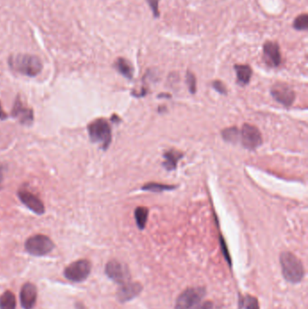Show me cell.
<instances>
[{
    "instance_id": "6da1fadb",
    "label": "cell",
    "mask_w": 308,
    "mask_h": 309,
    "mask_svg": "<svg viewBox=\"0 0 308 309\" xmlns=\"http://www.w3.org/2000/svg\"><path fill=\"white\" fill-rule=\"evenodd\" d=\"M279 262L281 265L282 276L285 280L291 284H298L305 278L306 270L301 260L295 254L284 251L280 254Z\"/></svg>"
},
{
    "instance_id": "7a4b0ae2",
    "label": "cell",
    "mask_w": 308,
    "mask_h": 309,
    "mask_svg": "<svg viewBox=\"0 0 308 309\" xmlns=\"http://www.w3.org/2000/svg\"><path fill=\"white\" fill-rule=\"evenodd\" d=\"M8 63L15 72L30 77L37 76L43 70V63L40 58L32 55L19 54L10 56Z\"/></svg>"
},
{
    "instance_id": "3957f363",
    "label": "cell",
    "mask_w": 308,
    "mask_h": 309,
    "mask_svg": "<svg viewBox=\"0 0 308 309\" xmlns=\"http://www.w3.org/2000/svg\"><path fill=\"white\" fill-rule=\"evenodd\" d=\"M89 136L93 143H97L102 149L109 148L111 143V129L105 118H97L88 126Z\"/></svg>"
},
{
    "instance_id": "277c9868",
    "label": "cell",
    "mask_w": 308,
    "mask_h": 309,
    "mask_svg": "<svg viewBox=\"0 0 308 309\" xmlns=\"http://www.w3.org/2000/svg\"><path fill=\"white\" fill-rule=\"evenodd\" d=\"M206 295L204 287H191L183 291L176 297L174 309H191L196 304L201 302Z\"/></svg>"
},
{
    "instance_id": "5b68a950",
    "label": "cell",
    "mask_w": 308,
    "mask_h": 309,
    "mask_svg": "<svg viewBox=\"0 0 308 309\" xmlns=\"http://www.w3.org/2000/svg\"><path fill=\"white\" fill-rule=\"evenodd\" d=\"M25 248L28 253L33 256L41 257L50 253L55 248V243L45 235L37 234L26 240Z\"/></svg>"
},
{
    "instance_id": "8992f818",
    "label": "cell",
    "mask_w": 308,
    "mask_h": 309,
    "mask_svg": "<svg viewBox=\"0 0 308 309\" xmlns=\"http://www.w3.org/2000/svg\"><path fill=\"white\" fill-rule=\"evenodd\" d=\"M92 263L88 260H79L71 263L64 269L63 275L72 282H82L90 276Z\"/></svg>"
},
{
    "instance_id": "52a82bcc",
    "label": "cell",
    "mask_w": 308,
    "mask_h": 309,
    "mask_svg": "<svg viewBox=\"0 0 308 309\" xmlns=\"http://www.w3.org/2000/svg\"><path fill=\"white\" fill-rule=\"evenodd\" d=\"M105 274L116 284L123 285L131 280L130 269L116 260H110L105 266Z\"/></svg>"
},
{
    "instance_id": "ba28073f",
    "label": "cell",
    "mask_w": 308,
    "mask_h": 309,
    "mask_svg": "<svg viewBox=\"0 0 308 309\" xmlns=\"http://www.w3.org/2000/svg\"><path fill=\"white\" fill-rule=\"evenodd\" d=\"M240 141L245 149L253 150L262 144V136L258 128L246 123L240 131Z\"/></svg>"
},
{
    "instance_id": "9c48e42d",
    "label": "cell",
    "mask_w": 308,
    "mask_h": 309,
    "mask_svg": "<svg viewBox=\"0 0 308 309\" xmlns=\"http://www.w3.org/2000/svg\"><path fill=\"white\" fill-rule=\"evenodd\" d=\"M271 95L280 104L289 107L295 100V92L288 84L277 82L271 88Z\"/></svg>"
},
{
    "instance_id": "30bf717a",
    "label": "cell",
    "mask_w": 308,
    "mask_h": 309,
    "mask_svg": "<svg viewBox=\"0 0 308 309\" xmlns=\"http://www.w3.org/2000/svg\"><path fill=\"white\" fill-rule=\"evenodd\" d=\"M143 290V286L139 282H132L131 280L120 285L117 291V298L119 303L130 302L138 297Z\"/></svg>"
},
{
    "instance_id": "8fae6325",
    "label": "cell",
    "mask_w": 308,
    "mask_h": 309,
    "mask_svg": "<svg viewBox=\"0 0 308 309\" xmlns=\"http://www.w3.org/2000/svg\"><path fill=\"white\" fill-rule=\"evenodd\" d=\"M263 56L266 63L276 68L278 67L281 63V53H280V47L277 42L273 41H267L263 44Z\"/></svg>"
},
{
    "instance_id": "7c38bea8",
    "label": "cell",
    "mask_w": 308,
    "mask_h": 309,
    "mask_svg": "<svg viewBox=\"0 0 308 309\" xmlns=\"http://www.w3.org/2000/svg\"><path fill=\"white\" fill-rule=\"evenodd\" d=\"M37 299V287L33 283L27 282L23 285L20 291V301L24 309H33Z\"/></svg>"
},
{
    "instance_id": "4fadbf2b",
    "label": "cell",
    "mask_w": 308,
    "mask_h": 309,
    "mask_svg": "<svg viewBox=\"0 0 308 309\" xmlns=\"http://www.w3.org/2000/svg\"><path fill=\"white\" fill-rule=\"evenodd\" d=\"M11 114L13 117L17 118L23 125H30L34 120V112L32 109L25 107L19 97L15 101Z\"/></svg>"
},
{
    "instance_id": "5bb4252c",
    "label": "cell",
    "mask_w": 308,
    "mask_h": 309,
    "mask_svg": "<svg viewBox=\"0 0 308 309\" xmlns=\"http://www.w3.org/2000/svg\"><path fill=\"white\" fill-rule=\"evenodd\" d=\"M18 194H19L20 201L25 204L26 207H28L30 210L33 211L35 213L41 215L45 211L44 204L35 194H33L30 192H27L25 190H20Z\"/></svg>"
},
{
    "instance_id": "9a60e30c",
    "label": "cell",
    "mask_w": 308,
    "mask_h": 309,
    "mask_svg": "<svg viewBox=\"0 0 308 309\" xmlns=\"http://www.w3.org/2000/svg\"><path fill=\"white\" fill-rule=\"evenodd\" d=\"M183 156H184V154L176 149H172L168 150L165 154H163V157L165 158V162L163 163V167H165L168 171L174 170L177 166V162Z\"/></svg>"
},
{
    "instance_id": "2e32d148",
    "label": "cell",
    "mask_w": 308,
    "mask_h": 309,
    "mask_svg": "<svg viewBox=\"0 0 308 309\" xmlns=\"http://www.w3.org/2000/svg\"><path fill=\"white\" fill-rule=\"evenodd\" d=\"M234 70L237 75L238 83L244 86L249 84L252 76V69L247 64H235Z\"/></svg>"
},
{
    "instance_id": "e0dca14e",
    "label": "cell",
    "mask_w": 308,
    "mask_h": 309,
    "mask_svg": "<svg viewBox=\"0 0 308 309\" xmlns=\"http://www.w3.org/2000/svg\"><path fill=\"white\" fill-rule=\"evenodd\" d=\"M114 67L120 75H123L127 79H132L134 75V68L132 64L127 59L119 57L114 62Z\"/></svg>"
},
{
    "instance_id": "ac0fdd59",
    "label": "cell",
    "mask_w": 308,
    "mask_h": 309,
    "mask_svg": "<svg viewBox=\"0 0 308 309\" xmlns=\"http://www.w3.org/2000/svg\"><path fill=\"white\" fill-rule=\"evenodd\" d=\"M238 306L239 309H260L258 298L250 295H240Z\"/></svg>"
},
{
    "instance_id": "d6986e66",
    "label": "cell",
    "mask_w": 308,
    "mask_h": 309,
    "mask_svg": "<svg viewBox=\"0 0 308 309\" xmlns=\"http://www.w3.org/2000/svg\"><path fill=\"white\" fill-rule=\"evenodd\" d=\"M17 299L11 291L4 292L0 296V309H16Z\"/></svg>"
},
{
    "instance_id": "ffe728a7",
    "label": "cell",
    "mask_w": 308,
    "mask_h": 309,
    "mask_svg": "<svg viewBox=\"0 0 308 309\" xmlns=\"http://www.w3.org/2000/svg\"><path fill=\"white\" fill-rule=\"evenodd\" d=\"M148 210L146 207H137L135 210V218L138 229L144 230L148 222Z\"/></svg>"
},
{
    "instance_id": "44dd1931",
    "label": "cell",
    "mask_w": 308,
    "mask_h": 309,
    "mask_svg": "<svg viewBox=\"0 0 308 309\" xmlns=\"http://www.w3.org/2000/svg\"><path fill=\"white\" fill-rule=\"evenodd\" d=\"M176 188V186H169V185H163L160 183H147L144 186H142V190L149 191V192L160 193L164 191H168Z\"/></svg>"
},
{
    "instance_id": "7402d4cb",
    "label": "cell",
    "mask_w": 308,
    "mask_h": 309,
    "mask_svg": "<svg viewBox=\"0 0 308 309\" xmlns=\"http://www.w3.org/2000/svg\"><path fill=\"white\" fill-rule=\"evenodd\" d=\"M222 135L223 138L228 142H238L240 139V130L236 129L235 127L229 128V129H226L222 131Z\"/></svg>"
},
{
    "instance_id": "603a6c76",
    "label": "cell",
    "mask_w": 308,
    "mask_h": 309,
    "mask_svg": "<svg viewBox=\"0 0 308 309\" xmlns=\"http://www.w3.org/2000/svg\"><path fill=\"white\" fill-rule=\"evenodd\" d=\"M293 27L297 31H306L308 28V14H301L293 22Z\"/></svg>"
},
{
    "instance_id": "cb8c5ba5",
    "label": "cell",
    "mask_w": 308,
    "mask_h": 309,
    "mask_svg": "<svg viewBox=\"0 0 308 309\" xmlns=\"http://www.w3.org/2000/svg\"><path fill=\"white\" fill-rule=\"evenodd\" d=\"M220 243H221L222 254H223V256H224L225 260L227 261V263H228V265L230 266V268H231V266H232L231 258L230 253H229V250L228 247H227V244H226V242L224 241V239L222 238V236H220Z\"/></svg>"
},
{
    "instance_id": "d4e9b609",
    "label": "cell",
    "mask_w": 308,
    "mask_h": 309,
    "mask_svg": "<svg viewBox=\"0 0 308 309\" xmlns=\"http://www.w3.org/2000/svg\"><path fill=\"white\" fill-rule=\"evenodd\" d=\"M186 80H187V84L189 86L190 93H195L196 92V78H195L194 75L191 72H187Z\"/></svg>"
},
{
    "instance_id": "484cf974",
    "label": "cell",
    "mask_w": 308,
    "mask_h": 309,
    "mask_svg": "<svg viewBox=\"0 0 308 309\" xmlns=\"http://www.w3.org/2000/svg\"><path fill=\"white\" fill-rule=\"evenodd\" d=\"M148 2V6L151 8L154 18L158 19L160 17V11H159V2L160 0H146Z\"/></svg>"
},
{
    "instance_id": "4316f807",
    "label": "cell",
    "mask_w": 308,
    "mask_h": 309,
    "mask_svg": "<svg viewBox=\"0 0 308 309\" xmlns=\"http://www.w3.org/2000/svg\"><path fill=\"white\" fill-rule=\"evenodd\" d=\"M212 87L215 89L218 93H220L221 94H227V88L221 80L212 81Z\"/></svg>"
},
{
    "instance_id": "83f0119b",
    "label": "cell",
    "mask_w": 308,
    "mask_h": 309,
    "mask_svg": "<svg viewBox=\"0 0 308 309\" xmlns=\"http://www.w3.org/2000/svg\"><path fill=\"white\" fill-rule=\"evenodd\" d=\"M212 308H213V303L211 300H207V301L202 300L191 309H212Z\"/></svg>"
},
{
    "instance_id": "f1b7e54d",
    "label": "cell",
    "mask_w": 308,
    "mask_h": 309,
    "mask_svg": "<svg viewBox=\"0 0 308 309\" xmlns=\"http://www.w3.org/2000/svg\"><path fill=\"white\" fill-rule=\"evenodd\" d=\"M6 117H7V114L2 109V105L0 102V119H6Z\"/></svg>"
},
{
    "instance_id": "f546056e",
    "label": "cell",
    "mask_w": 308,
    "mask_h": 309,
    "mask_svg": "<svg viewBox=\"0 0 308 309\" xmlns=\"http://www.w3.org/2000/svg\"><path fill=\"white\" fill-rule=\"evenodd\" d=\"M75 309H87L86 307L81 303V302H76L75 303Z\"/></svg>"
}]
</instances>
